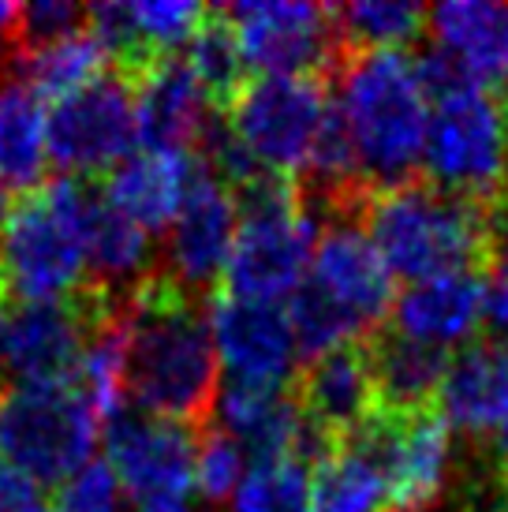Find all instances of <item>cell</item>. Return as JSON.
Returning a JSON list of instances; mask_svg holds the SVG:
<instances>
[{
  "label": "cell",
  "mask_w": 508,
  "mask_h": 512,
  "mask_svg": "<svg viewBox=\"0 0 508 512\" xmlns=\"http://www.w3.org/2000/svg\"><path fill=\"white\" fill-rule=\"evenodd\" d=\"M127 393L142 412L198 427L217 404L221 363L198 299L154 270L124 303Z\"/></svg>",
  "instance_id": "cell-1"
},
{
  "label": "cell",
  "mask_w": 508,
  "mask_h": 512,
  "mask_svg": "<svg viewBox=\"0 0 508 512\" xmlns=\"http://www.w3.org/2000/svg\"><path fill=\"white\" fill-rule=\"evenodd\" d=\"M333 105L352 139L363 184L389 191L415 180L430 128V90L419 60L400 49L355 53L344 64Z\"/></svg>",
  "instance_id": "cell-2"
},
{
  "label": "cell",
  "mask_w": 508,
  "mask_h": 512,
  "mask_svg": "<svg viewBox=\"0 0 508 512\" xmlns=\"http://www.w3.org/2000/svg\"><path fill=\"white\" fill-rule=\"evenodd\" d=\"M367 232L396 281L475 273L486 258V206L449 195L426 180L378 191Z\"/></svg>",
  "instance_id": "cell-3"
},
{
  "label": "cell",
  "mask_w": 508,
  "mask_h": 512,
  "mask_svg": "<svg viewBox=\"0 0 508 512\" xmlns=\"http://www.w3.org/2000/svg\"><path fill=\"white\" fill-rule=\"evenodd\" d=\"M98 187L60 176L27 191L0 228V292L19 299H68L86 285V214Z\"/></svg>",
  "instance_id": "cell-4"
},
{
  "label": "cell",
  "mask_w": 508,
  "mask_h": 512,
  "mask_svg": "<svg viewBox=\"0 0 508 512\" xmlns=\"http://www.w3.org/2000/svg\"><path fill=\"white\" fill-rule=\"evenodd\" d=\"M240 232L225 266L228 296L254 303H284L303 288L318 247V221L296 180L258 172L232 191Z\"/></svg>",
  "instance_id": "cell-5"
},
{
  "label": "cell",
  "mask_w": 508,
  "mask_h": 512,
  "mask_svg": "<svg viewBox=\"0 0 508 512\" xmlns=\"http://www.w3.org/2000/svg\"><path fill=\"white\" fill-rule=\"evenodd\" d=\"M426 184L482 202L508 187V98L501 90L460 83L430 98L423 150Z\"/></svg>",
  "instance_id": "cell-6"
},
{
  "label": "cell",
  "mask_w": 508,
  "mask_h": 512,
  "mask_svg": "<svg viewBox=\"0 0 508 512\" xmlns=\"http://www.w3.org/2000/svg\"><path fill=\"white\" fill-rule=\"evenodd\" d=\"M127 296L86 281L68 299H19L0 292V374L15 385L71 382L86 341L124 314Z\"/></svg>",
  "instance_id": "cell-7"
},
{
  "label": "cell",
  "mask_w": 508,
  "mask_h": 512,
  "mask_svg": "<svg viewBox=\"0 0 508 512\" xmlns=\"http://www.w3.org/2000/svg\"><path fill=\"white\" fill-rule=\"evenodd\" d=\"M98 415L71 382L12 385L0 393V460L38 486L68 483L94 460Z\"/></svg>",
  "instance_id": "cell-8"
},
{
  "label": "cell",
  "mask_w": 508,
  "mask_h": 512,
  "mask_svg": "<svg viewBox=\"0 0 508 512\" xmlns=\"http://www.w3.org/2000/svg\"><path fill=\"white\" fill-rule=\"evenodd\" d=\"M333 98L311 75H258L228 105V131L251 165L269 176L299 180L329 120Z\"/></svg>",
  "instance_id": "cell-9"
},
{
  "label": "cell",
  "mask_w": 508,
  "mask_h": 512,
  "mask_svg": "<svg viewBox=\"0 0 508 512\" xmlns=\"http://www.w3.org/2000/svg\"><path fill=\"white\" fill-rule=\"evenodd\" d=\"M135 143V86L116 72L101 75L68 98H57V105L45 113L49 161L75 180H90L98 172L109 176L124 157L135 154Z\"/></svg>",
  "instance_id": "cell-10"
},
{
  "label": "cell",
  "mask_w": 508,
  "mask_h": 512,
  "mask_svg": "<svg viewBox=\"0 0 508 512\" xmlns=\"http://www.w3.org/2000/svg\"><path fill=\"white\" fill-rule=\"evenodd\" d=\"M348 441L378 456L389 486V512H434L456 475L452 430L430 412H378Z\"/></svg>",
  "instance_id": "cell-11"
},
{
  "label": "cell",
  "mask_w": 508,
  "mask_h": 512,
  "mask_svg": "<svg viewBox=\"0 0 508 512\" xmlns=\"http://www.w3.org/2000/svg\"><path fill=\"white\" fill-rule=\"evenodd\" d=\"M195 445L191 427L124 408L105 427V464L135 509L187 505V494L195 490Z\"/></svg>",
  "instance_id": "cell-12"
},
{
  "label": "cell",
  "mask_w": 508,
  "mask_h": 512,
  "mask_svg": "<svg viewBox=\"0 0 508 512\" xmlns=\"http://www.w3.org/2000/svg\"><path fill=\"white\" fill-rule=\"evenodd\" d=\"M247 68L262 75H318L337 60L340 30L333 8L307 0H247L225 8Z\"/></svg>",
  "instance_id": "cell-13"
},
{
  "label": "cell",
  "mask_w": 508,
  "mask_h": 512,
  "mask_svg": "<svg viewBox=\"0 0 508 512\" xmlns=\"http://www.w3.org/2000/svg\"><path fill=\"white\" fill-rule=\"evenodd\" d=\"M217 363L228 382L284 389L299 367V344L284 303H254V299L217 296L206 307Z\"/></svg>",
  "instance_id": "cell-14"
},
{
  "label": "cell",
  "mask_w": 508,
  "mask_h": 512,
  "mask_svg": "<svg viewBox=\"0 0 508 512\" xmlns=\"http://www.w3.org/2000/svg\"><path fill=\"white\" fill-rule=\"evenodd\" d=\"M303 285L348 314L363 333L381 326L396 303V277L378 255L367 225H359L352 214H337L318 232L311 273Z\"/></svg>",
  "instance_id": "cell-15"
},
{
  "label": "cell",
  "mask_w": 508,
  "mask_h": 512,
  "mask_svg": "<svg viewBox=\"0 0 508 512\" xmlns=\"http://www.w3.org/2000/svg\"><path fill=\"white\" fill-rule=\"evenodd\" d=\"M240 232V206L225 180H217L202 161L191 180L184 206L169 225L165 240V266L161 273L187 296L210 292L217 281H225V266L232 243Z\"/></svg>",
  "instance_id": "cell-16"
},
{
  "label": "cell",
  "mask_w": 508,
  "mask_h": 512,
  "mask_svg": "<svg viewBox=\"0 0 508 512\" xmlns=\"http://www.w3.org/2000/svg\"><path fill=\"white\" fill-rule=\"evenodd\" d=\"M135 86V120H139L142 150L195 154L202 135L210 131L213 105L198 86L184 60H161Z\"/></svg>",
  "instance_id": "cell-17"
},
{
  "label": "cell",
  "mask_w": 508,
  "mask_h": 512,
  "mask_svg": "<svg viewBox=\"0 0 508 512\" xmlns=\"http://www.w3.org/2000/svg\"><path fill=\"white\" fill-rule=\"evenodd\" d=\"M434 53L467 83L486 90L508 86V4L501 0H445L426 12Z\"/></svg>",
  "instance_id": "cell-18"
},
{
  "label": "cell",
  "mask_w": 508,
  "mask_h": 512,
  "mask_svg": "<svg viewBox=\"0 0 508 512\" xmlns=\"http://www.w3.org/2000/svg\"><path fill=\"white\" fill-rule=\"evenodd\" d=\"M299 408L337 445L359 434L381 412L370 352L355 344V348H340L322 359H311V367L303 370V382H299Z\"/></svg>",
  "instance_id": "cell-19"
},
{
  "label": "cell",
  "mask_w": 508,
  "mask_h": 512,
  "mask_svg": "<svg viewBox=\"0 0 508 512\" xmlns=\"http://www.w3.org/2000/svg\"><path fill=\"white\" fill-rule=\"evenodd\" d=\"M393 333L430 348H467L482 326V277L479 273H449L415 281L396 292Z\"/></svg>",
  "instance_id": "cell-20"
},
{
  "label": "cell",
  "mask_w": 508,
  "mask_h": 512,
  "mask_svg": "<svg viewBox=\"0 0 508 512\" xmlns=\"http://www.w3.org/2000/svg\"><path fill=\"white\" fill-rule=\"evenodd\" d=\"M198 172L195 154H169V150H139L124 157L109 176L101 195L113 202L124 217L139 228L157 232L169 228L184 206L191 180Z\"/></svg>",
  "instance_id": "cell-21"
},
{
  "label": "cell",
  "mask_w": 508,
  "mask_h": 512,
  "mask_svg": "<svg viewBox=\"0 0 508 512\" xmlns=\"http://www.w3.org/2000/svg\"><path fill=\"white\" fill-rule=\"evenodd\" d=\"M438 419L452 434L482 438L508 415V359L497 344H467L449 359L438 389Z\"/></svg>",
  "instance_id": "cell-22"
},
{
  "label": "cell",
  "mask_w": 508,
  "mask_h": 512,
  "mask_svg": "<svg viewBox=\"0 0 508 512\" xmlns=\"http://www.w3.org/2000/svg\"><path fill=\"white\" fill-rule=\"evenodd\" d=\"M86 266L94 270V285L116 296H131L154 273V243L150 232L124 217L113 202L94 191L86 214Z\"/></svg>",
  "instance_id": "cell-23"
},
{
  "label": "cell",
  "mask_w": 508,
  "mask_h": 512,
  "mask_svg": "<svg viewBox=\"0 0 508 512\" xmlns=\"http://www.w3.org/2000/svg\"><path fill=\"white\" fill-rule=\"evenodd\" d=\"M449 359V352L408 341L400 333L378 337L370 344V367H374V382H378L381 412H426V404L438 400Z\"/></svg>",
  "instance_id": "cell-24"
},
{
  "label": "cell",
  "mask_w": 508,
  "mask_h": 512,
  "mask_svg": "<svg viewBox=\"0 0 508 512\" xmlns=\"http://www.w3.org/2000/svg\"><path fill=\"white\" fill-rule=\"evenodd\" d=\"M49 165L42 98L19 79L0 86V187L38 191Z\"/></svg>",
  "instance_id": "cell-25"
},
{
  "label": "cell",
  "mask_w": 508,
  "mask_h": 512,
  "mask_svg": "<svg viewBox=\"0 0 508 512\" xmlns=\"http://www.w3.org/2000/svg\"><path fill=\"white\" fill-rule=\"evenodd\" d=\"M105 64H109V53L90 34V27L71 30L64 38H57V42L23 45V49L12 53L15 79L27 83L38 98L42 94H49V98H68L75 90L90 86L94 79H101Z\"/></svg>",
  "instance_id": "cell-26"
},
{
  "label": "cell",
  "mask_w": 508,
  "mask_h": 512,
  "mask_svg": "<svg viewBox=\"0 0 508 512\" xmlns=\"http://www.w3.org/2000/svg\"><path fill=\"white\" fill-rule=\"evenodd\" d=\"M311 512H389L378 456L359 441H340L311 471Z\"/></svg>",
  "instance_id": "cell-27"
},
{
  "label": "cell",
  "mask_w": 508,
  "mask_h": 512,
  "mask_svg": "<svg viewBox=\"0 0 508 512\" xmlns=\"http://www.w3.org/2000/svg\"><path fill=\"white\" fill-rule=\"evenodd\" d=\"M340 42L359 45V53H385L411 45L426 30V8L415 0H352L333 8Z\"/></svg>",
  "instance_id": "cell-28"
},
{
  "label": "cell",
  "mask_w": 508,
  "mask_h": 512,
  "mask_svg": "<svg viewBox=\"0 0 508 512\" xmlns=\"http://www.w3.org/2000/svg\"><path fill=\"white\" fill-rule=\"evenodd\" d=\"M187 68L206 90L213 109H228L232 98L247 86V60L236 42V30L228 23L225 12H210L187 42Z\"/></svg>",
  "instance_id": "cell-29"
},
{
  "label": "cell",
  "mask_w": 508,
  "mask_h": 512,
  "mask_svg": "<svg viewBox=\"0 0 508 512\" xmlns=\"http://www.w3.org/2000/svg\"><path fill=\"white\" fill-rule=\"evenodd\" d=\"M232 512H311V468L299 460H254L232 494Z\"/></svg>",
  "instance_id": "cell-30"
},
{
  "label": "cell",
  "mask_w": 508,
  "mask_h": 512,
  "mask_svg": "<svg viewBox=\"0 0 508 512\" xmlns=\"http://www.w3.org/2000/svg\"><path fill=\"white\" fill-rule=\"evenodd\" d=\"M247 460H251L247 449L232 434L221 427L206 430L195 445V490L206 501H232L251 468Z\"/></svg>",
  "instance_id": "cell-31"
},
{
  "label": "cell",
  "mask_w": 508,
  "mask_h": 512,
  "mask_svg": "<svg viewBox=\"0 0 508 512\" xmlns=\"http://www.w3.org/2000/svg\"><path fill=\"white\" fill-rule=\"evenodd\" d=\"M124 490L116 483L109 464L90 460L83 471H75L60 490V512H124Z\"/></svg>",
  "instance_id": "cell-32"
},
{
  "label": "cell",
  "mask_w": 508,
  "mask_h": 512,
  "mask_svg": "<svg viewBox=\"0 0 508 512\" xmlns=\"http://www.w3.org/2000/svg\"><path fill=\"white\" fill-rule=\"evenodd\" d=\"M86 19V8L71 4V0H34L19 15V49L23 45H42L57 42L71 30H79Z\"/></svg>",
  "instance_id": "cell-33"
},
{
  "label": "cell",
  "mask_w": 508,
  "mask_h": 512,
  "mask_svg": "<svg viewBox=\"0 0 508 512\" xmlns=\"http://www.w3.org/2000/svg\"><path fill=\"white\" fill-rule=\"evenodd\" d=\"M42 501V486L8 460H0V512H27Z\"/></svg>",
  "instance_id": "cell-34"
},
{
  "label": "cell",
  "mask_w": 508,
  "mask_h": 512,
  "mask_svg": "<svg viewBox=\"0 0 508 512\" xmlns=\"http://www.w3.org/2000/svg\"><path fill=\"white\" fill-rule=\"evenodd\" d=\"M486 258L494 262V273H508V195L486 210Z\"/></svg>",
  "instance_id": "cell-35"
},
{
  "label": "cell",
  "mask_w": 508,
  "mask_h": 512,
  "mask_svg": "<svg viewBox=\"0 0 508 512\" xmlns=\"http://www.w3.org/2000/svg\"><path fill=\"white\" fill-rule=\"evenodd\" d=\"M482 326L508 337V273H490L482 281Z\"/></svg>",
  "instance_id": "cell-36"
},
{
  "label": "cell",
  "mask_w": 508,
  "mask_h": 512,
  "mask_svg": "<svg viewBox=\"0 0 508 512\" xmlns=\"http://www.w3.org/2000/svg\"><path fill=\"white\" fill-rule=\"evenodd\" d=\"M19 15H23L19 4L0 0V60H12V53L19 49Z\"/></svg>",
  "instance_id": "cell-37"
},
{
  "label": "cell",
  "mask_w": 508,
  "mask_h": 512,
  "mask_svg": "<svg viewBox=\"0 0 508 512\" xmlns=\"http://www.w3.org/2000/svg\"><path fill=\"white\" fill-rule=\"evenodd\" d=\"M490 441H494V460H497V468L505 471V479H508V415L501 419V427L490 434Z\"/></svg>",
  "instance_id": "cell-38"
},
{
  "label": "cell",
  "mask_w": 508,
  "mask_h": 512,
  "mask_svg": "<svg viewBox=\"0 0 508 512\" xmlns=\"http://www.w3.org/2000/svg\"><path fill=\"white\" fill-rule=\"evenodd\" d=\"M139 512H191L187 505H165V509H139Z\"/></svg>",
  "instance_id": "cell-39"
},
{
  "label": "cell",
  "mask_w": 508,
  "mask_h": 512,
  "mask_svg": "<svg viewBox=\"0 0 508 512\" xmlns=\"http://www.w3.org/2000/svg\"><path fill=\"white\" fill-rule=\"evenodd\" d=\"M27 512H60V509H53V505H45V501H38L34 509H27Z\"/></svg>",
  "instance_id": "cell-40"
},
{
  "label": "cell",
  "mask_w": 508,
  "mask_h": 512,
  "mask_svg": "<svg viewBox=\"0 0 508 512\" xmlns=\"http://www.w3.org/2000/svg\"><path fill=\"white\" fill-rule=\"evenodd\" d=\"M4 217H8V210H4V187H0V228H4Z\"/></svg>",
  "instance_id": "cell-41"
},
{
  "label": "cell",
  "mask_w": 508,
  "mask_h": 512,
  "mask_svg": "<svg viewBox=\"0 0 508 512\" xmlns=\"http://www.w3.org/2000/svg\"><path fill=\"white\" fill-rule=\"evenodd\" d=\"M501 352H505V359H508V337H505V344H501Z\"/></svg>",
  "instance_id": "cell-42"
}]
</instances>
